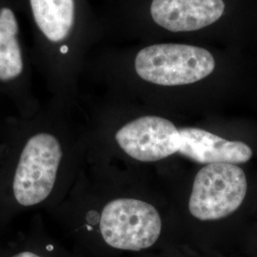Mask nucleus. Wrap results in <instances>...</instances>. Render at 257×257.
I'll return each instance as SVG.
<instances>
[{"instance_id": "1", "label": "nucleus", "mask_w": 257, "mask_h": 257, "mask_svg": "<svg viewBox=\"0 0 257 257\" xmlns=\"http://www.w3.org/2000/svg\"><path fill=\"white\" fill-rule=\"evenodd\" d=\"M135 68L140 78L161 86L198 82L214 71L215 60L200 47L156 44L138 52Z\"/></svg>"}, {"instance_id": "2", "label": "nucleus", "mask_w": 257, "mask_h": 257, "mask_svg": "<svg viewBox=\"0 0 257 257\" xmlns=\"http://www.w3.org/2000/svg\"><path fill=\"white\" fill-rule=\"evenodd\" d=\"M61 158V145L55 136L39 133L28 139L13 181L19 205L33 207L46 200L53 192Z\"/></svg>"}, {"instance_id": "3", "label": "nucleus", "mask_w": 257, "mask_h": 257, "mask_svg": "<svg viewBox=\"0 0 257 257\" xmlns=\"http://www.w3.org/2000/svg\"><path fill=\"white\" fill-rule=\"evenodd\" d=\"M244 171L234 164L206 165L195 176L189 209L195 218L218 220L238 210L247 193Z\"/></svg>"}, {"instance_id": "4", "label": "nucleus", "mask_w": 257, "mask_h": 257, "mask_svg": "<svg viewBox=\"0 0 257 257\" xmlns=\"http://www.w3.org/2000/svg\"><path fill=\"white\" fill-rule=\"evenodd\" d=\"M99 227L102 237L110 247L137 251L156 243L162 223L153 205L134 198H118L104 207Z\"/></svg>"}, {"instance_id": "5", "label": "nucleus", "mask_w": 257, "mask_h": 257, "mask_svg": "<svg viewBox=\"0 0 257 257\" xmlns=\"http://www.w3.org/2000/svg\"><path fill=\"white\" fill-rule=\"evenodd\" d=\"M119 147L134 159L154 162L178 153L179 128L170 120L146 115L133 120L115 135Z\"/></svg>"}, {"instance_id": "6", "label": "nucleus", "mask_w": 257, "mask_h": 257, "mask_svg": "<svg viewBox=\"0 0 257 257\" xmlns=\"http://www.w3.org/2000/svg\"><path fill=\"white\" fill-rule=\"evenodd\" d=\"M151 16L160 27L174 33L209 27L225 12L223 0H153Z\"/></svg>"}, {"instance_id": "7", "label": "nucleus", "mask_w": 257, "mask_h": 257, "mask_svg": "<svg viewBox=\"0 0 257 257\" xmlns=\"http://www.w3.org/2000/svg\"><path fill=\"white\" fill-rule=\"evenodd\" d=\"M178 153L199 164H242L251 158L252 151L241 141H230L198 128H179Z\"/></svg>"}, {"instance_id": "8", "label": "nucleus", "mask_w": 257, "mask_h": 257, "mask_svg": "<svg viewBox=\"0 0 257 257\" xmlns=\"http://www.w3.org/2000/svg\"><path fill=\"white\" fill-rule=\"evenodd\" d=\"M34 19L43 35L53 42L64 40L74 22V0H30Z\"/></svg>"}, {"instance_id": "9", "label": "nucleus", "mask_w": 257, "mask_h": 257, "mask_svg": "<svg viewBox=\"0 0 257 257\" xmlns=\"http://www.w3.org/2000/svg\"><path fill=\"white\" fill-rule=\"evenodd\" d=\"M19 24L14 12L0 10V80L10 81L23 71V59L18 41Z\"/></svg>"}, {"instance_id": "10", "label": "nucleus", "mask_w": 257, "mask_h": 257, "mask_svg": "<svg viewBox=\"0 0 257 257\" xmlns=\"http://www.w3.org/2000/svg\"><path fill=\"white\" fill-rule=\"evenodd\" d=\"M14 257H41L39 255H37L34 252H31V251H23V252H20L19 254L15 255Z\"/></svg>"}, {"instance_id": "11", "label": "nucleus", "mask_w": 257, "mask_h": 257, "mask_svg": "<svg viewBox=\"0 0 257 257\" xmlns=\"http://www.w3.org/2000/svg\"><path fill=\"white\" fill-rule=\"evenodd\" d=\"M61 50H62V53H65L67 51V47H62Z\"/></svg>"}]
</instances>
